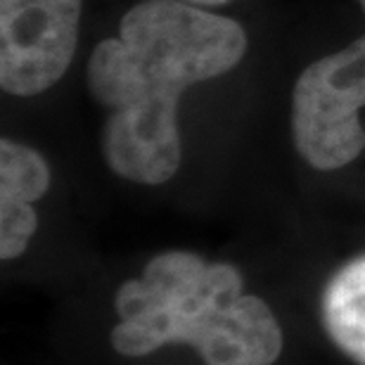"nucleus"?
Listing matches in <instances>:
<instances>
[{"label":"nucleus","instance_id":"6","mask_svg":"<svg viewBox=\"0 0 365 365\" xmlns=\"http://www.w3.org/2000/svg\"><path fill=\"white\" fill-rule=\"evenodd\" d=\"M320 311L330 339L354 363L365 365V254L330 277Z\"/></svg>","mask_w":365,"mask_h":365},{"label":"nucleus","instance_id":"1","mask_svg":"<svg viewBox=\"0 0 365 365\" xmlns=\"http://www.w3.org/2000/svg\"><path fill=\"white\" fill-rule=\"evenodd\" d=\"M247 53L235 19L185 0H140L88 60V88L109 109L102 155L116 176L162 185L180 166L178 102L197 83L223 76Z\"/></svg>","mask_w":365,"mask_h":365},{"label":"nucleus","instance_id":"4","mask_svg":"<svg viewBox=\"0 0 365 365\" xmlns=\"http://www.w3.org/2000/svg\"><path fill=\"white\" fill-rule=\"evenodd\" d=\"M81 0H0V86L17 98L46 93L78 46Z\"/></svg>","mask_w":365,"mask_h":365},{"label":"nucleus","instance_id":"7","mask_svg":"<svg viewBox=\"0 0 365 365\" xmlns=\"http://www.w3.org/2000/svg\"><path fill=\"white\" fill-rule=\"evenodd\" d=\"M185 3H192V5H200V7H216V5L230 3V0H185Z\"/></svg>","mask_w":365,"mask_h":365},{"label":"nucleus","instance_id":"3","mask_svg":"<svg viewBox=\"0 0 365 365\" xmlns=\"http://www.w3.org/2000/svg\"><path fill=\"white\" fill-rule=\"evenodd\" d=\"M292 138L304 162L318 171L341 169L365 150V36L299 74Z\"/></svg>","mask_w":365,"mask_h":365},{"label":"nucleus","instance_id":"8","mask_svg":"<svg viewBox=\"0 0 365 365\" xmlns=\"http://www.w3.org/2000/svg\"><path fill=\"white\" fill-rule=\"evenodd\" d=\"M359 5L363 7V12H365V0H359Z\"/></svg>","mask_w":365,"mask_h":365},{"label":"nucleus","instance_id":"5","mask_svg":"<svg viewBox=\"0 0 365 365\" xmlns=\"http://www.w3.org/2000/svg\"><path fill=\"white\" fill-rule=\"evenodd\" d=\"M50 187L48 162L29 145L0 140V257L12 261L26 252L38 216L34 202Z\"/></svg>","mask_w":365,"mask_h":365},{"label":"nucleus","instance_id":"2","mask_svg":"<svg viewBox=\"0 0 365 365\" xmlns=\"http://www.w3.org/2000/svg\"><path fill=\"white\" fill-rule=\"evenodd\" d=\"M114 351L140 359L166 344H190L204 365H271L282 354V330L264 299L245 294L230 264L192 252L150 259L143 277L116 292Z\"/></svg>","mask_w":365,"mask_h":365}]
</instances>
